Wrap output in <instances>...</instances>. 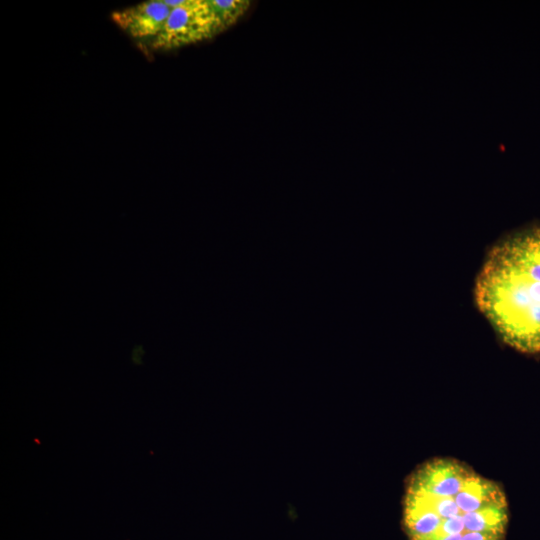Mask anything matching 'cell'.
<instances>
[{
    "label": "cell",
    "instance_id": "3957f363",
    "mask_svg": "<svg viewBox=\"0 0 540 540\" xmlns=\"http://www.w3.org/2000/svg\"><path fill=\"white\" fill-rule=\"evenodd\" d=\"M219 33L208 0H185L172 8L161 33L150 44L155 50L170 51L206 41Z\"/></svg>",
    "mask_w": 540,
    "mask_h": 540
},
{
    "label": "cell",
    "instance_id": "5b68a950",
    "mask_svg": "<svg viewBox=\"0 0 540 540\" xmlns=\"http://www.w3.org/2000/svg\"><path fill=\"white\" fill-rule=\"evenodd\" d=\"M220 32L234 25L249 9V0H208Z\"/></svg>",
    "mask_w": 540,
    "mask_h": 540
},
{
    "label": "cell",
    "instance_id": "277c9868",
    "mask_svg": "<svg viewBox=\"0 0 540 540\" xmlns=\"http://www.w3.org/2000/svg\"><path fill=\"white\" fill-rule=\"evenodd\" d=\"M171 10L164 0H150L115 11L111 18L132 38L151 42L161 33Z\"/></svg>",
    "mask_w": 540,
    "mask_h": 540
},
{
    "label": "cell",
    "instance_id": "6da1fadb",
    "mask_svg": "<svg viewBox=\"0 0 540 540\" xmlns=\"http://www.w3.org/2000/svg\"><path fill=\"white\" fill-rule=\"evenodd\" d=\"M508 525L501 485L457 459H429L405 481L402 526L407 540H505Z\"/></svg>",
    "mask_w": 540,
    "mask_h": 540
},
{
    "label": "cell",
    "instance_id": "7a4b0ae2",
    "mask_svg": "<svg viewBox=\"0 0 540 540\" xmlns=\"http://www.w3.org/2000/svg\"><path fill=\"white\" fill-rule=\"evenodd\" d=\"M475 300L505 343L540 353V225L513 233L491 250Z\"/></svg>",
    "mask_w": 540,
    "mask_h": 540
}]
</instances>
